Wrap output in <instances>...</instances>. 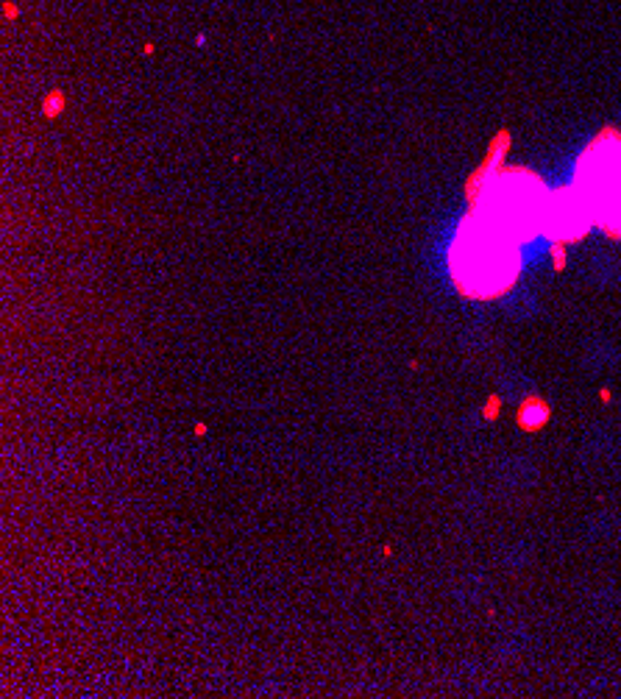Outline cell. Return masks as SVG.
<instances>
[{"label": "cell", "mask_w": 621, "mask_h": 699, "mask_svg": "<svg viewBox=\"0 0 621 699\" xmlns=\"http://www.w3.org/2000/svg\"><path fill=\"white\" fill-rule=\"evenodd\" d=\"M518 246L521 243L472 213L452 246V276L457 287L468 296H499L518 276Z\"/></svg>", "instance_id": "obj_1"}, {"label": "cell", "mask_w": 621, "mask_h": 699, "mask_svg": "<svg viewBox=\"0 0 621 699\" xmlns=\"http://www.w3.org/2000/svg\"><path fill=\"white\" fill-rule=\"evenodd\" d=\"M549 195L552 193L532 173H494L479 189L474 215L488 220L516 243H527L547 229Z\"/></svg>", "instance_id": "obj_2"}, {"label": "cell", "mask_w": 621, "mask_h": 699, "mask_svg": "<svg viewBox=\"0 0 621 699\" xmlns=\"http://www.w3.org/2000/svg\"><path fill=\"white\" fill-rule=\"evenodd\" d=\"M575 187L586 198L593 220L621 237V137L604 134L582 154Z\"/></svg>", "instance_id": "obj_3"}, {"label": "cell", "mask_w": 621, "mask_h": 699, "mask_svg": "<svg viewBox=\"0 0 621 699\" xmlns=\"http://www.w3.org/2000/svg\"><path fill=\"white\" fill-rule=\"evenodd\" d=\"M593 224V215L588 209L586 198L577 193V187L558 189L549 195V213H547V235L555 240H577Z\"/></svg>", "instance_id": "obj_4"}, {"label": "cell", "mask_w": 621, "mask_h": 699, "mask_svg": "<svg viewBox=\"0 0 621 699\" xmlns=\"http://www.w3.org/2000/svg\"><path fill=\"white\" fill-rule=\"evenodd\" d=\"M549 410L544 402H532L521 410V426L524 430H538V426L547 424Z\"/></svg>", "instance_id": "obj_5"}]
</instances>
